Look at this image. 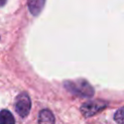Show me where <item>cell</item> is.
Listing matches in <instances>:
<instances>
[{
  "mask_svg": "<svg viewBox=\"0 0 124 124\" xmlns=\"http://www.w3.org/2000/svg\"><path fill=\"white\" fill-rule=\"evenodd\" d=\"M65 87L67 90L80 97H91L94 94V89L92 86L84 79H78L76 81H66Z\"/></svg>",
  "mask_w": 124,
  "mask_h": 124,
  "instance_id": "cell-1",
  "label": "cell"
},
{
  "mask_svg": "<svg viewBox=\"0 0 124 124\" xmlns=\"http://www.w3.org/2000/svg\"><path fill=\"white\" fill-rule=\"evenodd\" d=\"M108 102L103 101V100H95V101H89L80 107V112L84 117H90L98 113L99 111L103 110L107 106Z\"/></svg>",
  "mask_w": 124,
  "mask_h": 124,
  "instance_id": "cell-2",
  "label": "cell"
},
{
  "mask_svg": "<svg viewBox=\"0 0 124 124\" xmlns=\"http://www.w3.org/2000/svg\"><path fill=\"white\" fill-rule=\"evenodd\" d=\"M15 108H16V113L20 117H22V118L26 117L29 114L30 108H31V101H30L29 96L26 93L19 94L16 99Z\"/></svg>",
  "mask_w": 124,
  "mask_h": 124,
  "instance_id": "cell-3",
  "label": "cell"
},
{
  "mask_svg": "<svg viewBox=\"0 0 124 124\" xmlns=\"http://www.w3.org/2000/svg\"><path fill=\"white\" fill-rule=\"evenodd\" d=\"M46 0H27L28 8L33 16H38L44 8Z\"/></svg>",
  "mask_w": 124,
  "mask_h": 124,
  "instance_id": "cell-4",
  "label": "cell"
},
{
  "mask_svg": "<svg viewBox=\"0 0 124 124\" xmlns=\"http://www.w3.org/2000/svg\"><path fill=\"white\" fill-rule=\"evenodd\" d=\"M55 118L52 114V112L49 109H43L40 111L39 113V119L38 122L39 123H49L52 124L54 123Z\"/></svg>",
  "mask_w": 124,
  "mask_h": 124,
  "instance_id": "cell-5",
  "label": "cell"
},
{
  "mask_svg": "<svg viewBox=\"0 0 124 124\" xmlns=\"http://www.w3.org/2000/svg\"><path fill=\"white\" fill-rule=\"evenodd\" d=\"M13 123H15V118L13 114L7 109H2L0 111V124H13Z\"/></svg>",
  "mask_w": 124,
  "mask_h": 124,
  "instance_id": "cell-6",
  "label": "cell"
},
{
  "mask_svg": "<svg viewBox=\"0 0 124 124\" xmlns=\"http://www.w3.org/2000/svg\"><path fill=\"white\" fill-rule=\"evenodd\" d=\"M114 120L118 123H124V107L120 108L114 113Z\"/></svg>",
  "mask_w": 124,
  "mask_h": 124,
  "instance_id": "cell-7",
  "label": "cell"
},
{
  "mask_svg": "<svg viewBox=\"0 0 124 124\" xmlns=\"http://www.w3.org/2000/svg\"><path fill=\"white\" fill-rule=\"evenodd\" d=\"M6 2H7V0H0V7L4 6L6 4Z\"/></svg>",
  "mask_w": 124,
  "mask_h": 124,
  "instance_id": "cell-8",
  "label": "cell"
}]
</instances>
